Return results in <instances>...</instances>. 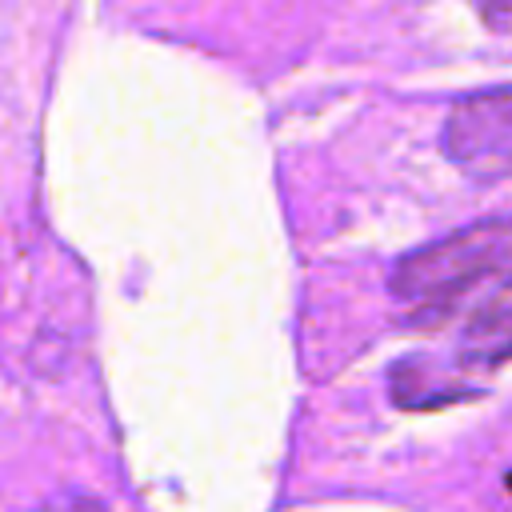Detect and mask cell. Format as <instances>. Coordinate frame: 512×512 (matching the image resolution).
Wrapping results in <instances>:
<instances>
[{
	"label": "cell",
	"mask_w": 512,
	"mask_h": 512,
	"mask_svg": "<svg viewBox=\"0 0 512 512\" xmlns=\"http://www.w3.org/2000/svg\"><path fill=\"white\" fill-rule=\"evenodd\" d=\"M48 512H104V508L92 500H68V504H52Z\"/></svg>",
	"instance_id": "5"
},
{
	"label": "cell",
	"mask_w": 512,
	"mask_h": 512,
	"mask_svg": "<svg viewBox=\"0 0 512 512\" xmlns=\"http://www.w3.org/2000/svg\"><path fill=\"white\" fill-rule=\"evenodd\" d=\"M440 144L448 160L472 180L512 176V84L456 100Z\"/></svg>",
	"instance_id": "2"
},
{
	"label": "cell",
	"mask_w": 512,
	"mask_h": 512,
	"mask_svg": "<svg viewBox=\"0 0 512 512\" xmlns=\"http://www.w3.org/2000/svg\"><path fill=\"white\" fill-rule=\"evenodd\" d=\"M472 8L484 16V24L492 28H508L512 24V0H472Z\"/></svg>",
	"instance_id": "4"
},
{
	"label": "cell",
	"mask_w": 512,
	"mask_h": 512,
	"mask_svg": "<svg viewBox=\"0 0 512 512\" xmlns=\"http://www.w3.org/2000/svg\"><path fill=\"white\" fill-rule=\"evenodd\" d=\"M512 252L508 220H480L428 248H416L392 272V296L412 308H444L464 288L496 272Z\"/></svg>",
	"instance_id": "1"
},
{
	"label": "cell",
	"mask_w": 512,
	"mask_h": 512,
	"mask_svg": "<svg viewBox=\"0 0 512 512\" xmlns=\"http://www.w3.org/2000/svg\"><path fill=\"white\" fill-rule=\"evenodd\" d=\"M460 356H464V364H476V368L512 360V272L464 320Z\"/></svg>",
	"instance_id": "3"
}]
</instances>
